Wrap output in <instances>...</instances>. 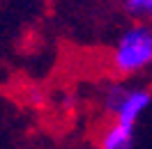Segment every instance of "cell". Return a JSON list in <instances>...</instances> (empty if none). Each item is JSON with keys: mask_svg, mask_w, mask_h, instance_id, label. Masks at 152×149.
Instances as JSON below:
<instances>
[{"mask_svg": "<svg viewBox=\"0 0 152 149\" xmlns=\"http://www.w3.org/2000/svg\"><path fill=\"white\" fill-rule=\"evenodd\" d=\"M122 12L138 23H148L152 21V0H124Z\"/></svg>", "mask_w": 152, "mask_h": 149, "instance_id": "obj_4", "label": "cell"}, {"mask_svg": "<svg viewBox=\"0 0 152 149\" xmlns=\"http://www.w3.org/2000/svg\"><path fill=\"white\" fill-rule=\"evenodd\" d=\"M150 101H152V94L148 92V90H143V87H129L122 106L118 108V112L113 115L111 122H122V124L136 126L138 117L145 112V108L150 106Z\"/></svg>", "mask_w": 152, "mask_h": 149, "instance_id": "obj_2", "label": "cell"}, {"mask_svg": "<svg viewBox=\"0 0 152 149\" xmlns=\"http://www.w3.org/2000/svg\"><path fill=\"white\" fill-rule=\"evenodd\" d=\"M111 67L120 76H134L152 67V28L145 23L129 25L118 37L111 53Z\"/></svg>", "mask_w": 152, "mask_h": 149, "instance_id": "obj_1", "label": "cell"}, {"mask_svg": "<svg viewBox=\"0 0 152 149\" xmlns=\"http://www.w3.org/2000/svg\"><path fill=\"white\" fill-rule=\"evenodd\" d=\"M134 129L122 122H111L99 138V149H132L134 147Z\"/></svg>", "mask_w": 152, "mask_h": 149, "instance_id": "obj_3", "label": "cell"}]
</instances>
